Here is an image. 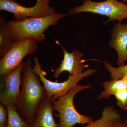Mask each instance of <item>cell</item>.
Masks as SVG:
<instances>
[{"label": "cell", "instance_id": "ba28073f", "mask_svg": "<svg viewBox=\"0 0 127 127\" xmlns=\"http://www.w3.org/2000/svg\"><path fill=\"white\" fill-rule=\"evenodd\" d=\"M25 64L22 62L14 70L0 77V101L6 106L10 103L16 104L17 102Z\"/></svg>", "mask_w": 127, "mask_h": 127}, {"label": "cell", "instance_id": "8fae6325", "mask_svg": "<svg viewBox=\"0 0 127 127\" xmlns=\"http://www.w3.org/2000/svg\"><path fill=\"white\" fill-rule=\"evenodd\" d=\"M52 100L47 95L37 109L31 127H60L53 118Z\"/></svg>", "mask_w": 127, "mask_h": 127}, {"label": "cell", "instance_id": "ffe728a7", "mask_svg": "<svg viewBox=\"0 0 127 127\" xmlns=\"http://www.w3.org/2000/svg\"><path fill=\"white\" fill-rule=\"evenodd\" d=\"M124 124H125V126H126V127H127V118L124 121Z\"/></svg>", "mask_w": 127, "mask_h": 127}, {"label": "cell", "instance_id": "9a60e30c", "mask_svg": "<svg viewBox=\"0 0 127 127\" xmlns=\"http://www.w3.org/2000/svg\"><path fill=\"white\" fill-rule=\"evenodd\" d=\"M6 107L8 117L5 127H31L18 113L15 104L10 103Z\"/></svg>", "mask_w": 127, "mask_h": 127}, {"label": "cell", "instance_id": "e0dca14e", "mask_svg": "<svg viewBox=\"0 0 127 127\" xmlns=\"http://www.w3.org/2000/svg\"><path fill=\"white\" fill-rule=\"evenodd\" d=\"M118 106L122 109H127V88L118 90L114 94Z\"/></svg>", "mask_w": 127, "mask_h": 127}, {"label": "cell", "instance_id": "9c48e42d", "mask_svg": "<svg viewBox=\"0 0 127 127\" xmlns=\"http://www.w3.org/2000/svg\"><path fill=\"white\" fill-rule=\"evenodd\" d=\"M56 42L62 48L64 53L63 60L61 62L59 67L56 69L53 75V77L56 79L57 81L63 72H68L70 75H72L83 72L84 68L88 67V65L85 64L86 60L82 59L84 56L83 53L76 50L72 52H68L59 41L56 40Z\"/></svg>", "mask_w": 127, "mask_h": 127}, {"label": "cell", "instance_id": "277c9868", "mask_svg": "<svg viewBox=\"0 0 127 127\" xmlns=\"http://www.w3.org/2000/svg\"><path fill=\"white\" fill-rule=\"evenodd\" d=\"M82 12H91L109 18L108 20L103 23L104 24L111 21L118 20L122 23L127 19V4L118 0H106L100 2L84 0L83 4L71 8L67 14L73 15Z\"/></svg>", "mask_w": 127, "mask_h": 127}, {"label": "cell", "instance_id": "5bb4252c", "mask_svg": "<svg viewBox=\"0 0 127 127\" xmlns=\"http://www.w3.org/2000/svg\"><path fill=\"white\" fill-rule=\"evenodd\" d=\"M102 86L104 91L98 95L97 99L108 98L111 95H114L118 90L127 88V76H125L121 79H113L104 82Z\"/></svg>", "mask_w": 127, "mask_h": 127}, {"label": "cell", "instance_id": "d6986e66", "mask_svg": "<svg viewBox=\"0 0 127 127\" xmlns=\"http://www.w3.org/2000/svg\"><path fill=\"white\" fill-rule=\"evenodd\" d=\"M113 127H127L125 125L124 122H122V120L119 121Z\"/></svg>", "mask_w": 127, "mask_h": 127}, {"label": "cell", "instance_id": "44dd1931", "mask_svg": "<svg viewBox=\"0 0 127 127\" xmlns=\"http://www.w3.org/2000/svg\"><path fill=\"white\" fill-rule=\"evenodd\" d=\"M121 0L123 2H126L127 4V0Z\"/></svg>", "mask_w": 127, "mask_h": 127}, {"label": "cell", "instance_id": "5b68a950", "mask_svg": "<svg viewBox=\"0 0 127 127\" xmlns=\"http://www.w3.org/2000/svg\"><path fill=\"white\" fill-rule=\"evenodd\" d=\"M34 59L35 64L33 65L34 71L39 76L43 83L47 95L51 98L52 101L57 100L67 93L69 90L76 86L79 82L84 78L97 72L96 69L90 68L84 72L69 75L67 80L63 82L51 81L46 78V73L42 70L38 58L35 56Z\"/></svg>", "mask_w": 127, "mask_h": 127}, {"label": "cell", "instance_id": "7c38bea8", "mask_svg": "<svg viewBox=\"0 0 127 127\" xmlns=\"http://www.w3.org/2000/svg\"><path fill=\"white\" fill-rule=\"evenodd\" d=\"M121 120V115L118 111L113 106H108L103 108L101 118L82 127H113Z\"/></svg>", "mask_w": 127, "mask_h": 127}, {"label": "cell", "instance_id": "7a4b0ae2", "mask_svg": "<svg viewBox=\"0 0 127 127\" xmlns=\"http://www.w3.org/2000/svg\"><path fill=\"white\" fill-rule=\"evenodd\" d=\"M67 14L54 13L39 18H28L19 21L7 22V29L15 42L27 38H32L37 42L45 40V32L50 26L58 24V21Z\"/></svg>", "mask_w": 127, "mask_h": 127}, {"label": "cell", "instance_id": "8992f818", "mask_svg": "<svg viewBox=\"0 0 127 127\" xmlns=\"http://www.w3.org/2000/svg\"><path fill=\"white\" fill-rule=\"evenodd\" d=\"M38 42L32 38L15 42L11 48L0 59V76L11 72L20 65L27 55L36 52Z\"/></svg>", "mask_w": 127, "mask_h": 127}, {"label": "cell", "instance_id": "30bf717a", "mask_svg": "<svg viewBox=\"0 0 127 127\" xmlns=\"http://www.w3.org/2000/svg\"><path fill=\"white\" fill-rule=\"evenodd\" d=\"M110 33L112 36L108 45L117 51V65L119 66L123 65L127 61V24L114 22Z\"/></svg>", "mask_w": 127, "mask_h": 127}, {"label": "cell", "instance_id": "4fadbf2b", "mask_svg": "<svg viewBox=\"0 0 127 127\" xmlns=\"http://www.w3.org/2000/svg\"><path fill=\"white\" fill-rule=\"evenodd\" d=\"M7 22L5 17L0 16V57H2L11 48L15 41L7 29Z\"/></svg>", "mask_w": 127, "mask_h": 127}, {"label": "cell", "instance_id": "3957f363", "mask_svg": "<svg viewBox=\"0 0 127 127\" xmlns=\"http://www.w3.org/2000/svg\"><path fill=\"white\" fill-rule=\"evenodd\" d=\"M91 86V85H77L65 95L52 101L54 110L59 113V127H72L77 124L84 125L93 122L91 117L80 114L73 103L74 97L77 94L83 89L90 88Z\"/></svg>", "mask_w": 127, "mask_h": 127}, {"label": "cell", "instance_id": "6da1fadb", "mask_svg": "<svg viewBox=\"0 0 127 127\" xmlns=\"http://www.w3.org/2000/svg\"><path fill=\"white\" fill-rule=\"evenodd\" d=\"M41 82L32 67L31 60L28 58L22 70L21 89L15 105L18 113L31 127L37 109L47 95Z\"/></svg>", "mask_w": 127, "mask_h": 127}, {"label": "cell", "instance_id": "2e32d148", "mask_svg": "<svg viewBox=\"0 0 127 127\" xmlns=\"http://www.w3.org/2000/svg\"><path fill=\"white\" fill-rule=\"evenodd\" d=\"M104 66L111 75L113 79H118L127 76V65L115 67L111 65L110 62H104Z\"/></svg>", "mask_w": 127, "mask_h": 127}, {"label": "cell", "instance_id": "ac0fdd59", "mask_svg": "<svg viewBox=\"0 0 127 127\" xmlns=\"http://www.w3.org/2000/svg\"><path fill=\"white\" fill-rule=\"evenodd\" d=\"M8 114L6 107L0 103V127H5L7 124Z\"/></svg>", "mask_w": 127, "mask_h": 127}, {"label": "cell", "instance_id": "52a82bcc", "mask_svg": "<svg viewBox=\"0 0 127 127\" xmlns=\"http://www.w3.org/2000/svg\"><path fill=\"white\" fill-rule=\"evenodd\" d=\"M50 0H36L34 6L26 7L14 0H0V10L14 14V21L28 18H39L56 13L55 7L50 6Z\"/></svg>", "mask_w": 127, "mask_h": 127}]
</instances>
